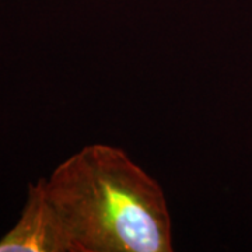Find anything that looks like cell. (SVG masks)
<instances>
[{
  "instance_id": "cell-2",
  "label": "cell",
  "mask_w": 252,
  "mask_h": 252,
  "mask_svg": "<svg viewBox=\"0 0 252 252\" xmlns=\"http://www.w3.org/2000/svg\"><path fill=\"white\" fill-rule=\"evenodd\" d=\"M0 252H67L66 235L48 199L44 178L28 185L26 206L16 225L0 240Z\"/></svg>"
},
{
  "instance_id": "cell-1",
  "label": "cell",
  "mask_w": 252,
  "mask_h": 252,
  "mask_svg": "<svg viewBox=\"0 0 252 252\" xmlns=\"http://www.w3.org/2000/svg\"><path fill=\"white\" fill-rule=\"evenodd\" d=\"M67 252H172L161 185L125 150L89 144L45 180Z\"/></svg>"
}]
</instances>
